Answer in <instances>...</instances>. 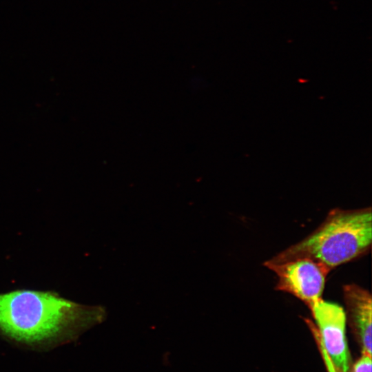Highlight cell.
I'll return each instance as SVG.
<instances>
[{
    "label": "cell",
    "instance_id": "obj_3",
    "mask_svg": "<svg viewBox=\"0 0 372 372\" xmlns=\"http://www.w3.org/2000/svg\"><path fill=\"white\" fill-rule=\"evenodd\" d=\"M263 265L277 277L275 289L295 296L308 308L322 298L331 270L309 258H296L280 262L267 260Z\"/></svg>",
    "mask_w": 372,
    "mask_h": 372
},
{
    "label": "cell",
    "instance_id": "obj_6",
    "mask_svg": "<svg viewBox=\"0 0 372 372\" xmlns=\"http://www.w3.org/2000/svg\"><path fill=\"white\" fill-rule=\"evenodd\" d=\"M351 372H371V356L362 354L353 364Z\"/></svg>",
    "mask_w": 372,
    "mask_h": 372
},
{
    "label": "cell",
    "instance_id": "obj_1",
    "mask_svg": "<svg viewBox=\"0 0 372 372\" xmlns=\"http://www.w3.org/2000/svg\"><path fill=\"white\" fill-rule=\"evenodd\" d=\"M106 315L102 306L81 304L53 291L16 289L0 293V333L22 343L75 338L103 322Z\"/></svg>",
    "mask_w": 372,
    "mask_h": 372
},
{
    "label": "cell",
    "instance_id": "obj_5",
    "mask_svg": "<svg viewBox=\"0 0 372 372\" xmlns=\"http://www.w3.org/2000/svg\"><path fill=\"white\" fill-rule=\"evenodd\" d=\"M342 292L346 320L360 344L362 354L371 356V294L355 283L344 285Z\"/></svg>",
    "mask_w": 372,
    "mask_h": 372
},
{
    "label": "cell",
    "instance_id": "obj_4",
    "mask_svg": "<svg viewBox=\"0 0 372 372\" xmlns=\"http://www.w3.org/2000/svg\"><path fill=\"white\" fill-rule=\"evenodd\" d=\"M314 322L306 319L338 372H349L351 358L346 336V316L340 305L322 298L310 308Z\"/></svg>",
    "mask_w": 372,
    "mask_h": 372
},
{
    "label": "cell",
    "instance_id": "obj_2",
    "mask_svg": "<svg viewBox=\"0 0 372 372\" xmlns=\"http://www.w3.org/2000/svg\"><path fill=\"white\" fill-rule=\"evenodd\" d=\"M371 244V207L355 209L335 208L329 211L311 233L269 260L280 262L309 258L322 263L331 271L367 253Z\"/></svg>",
    "mask_w": 372,
    "mask_h": 372
}]
</instances>
